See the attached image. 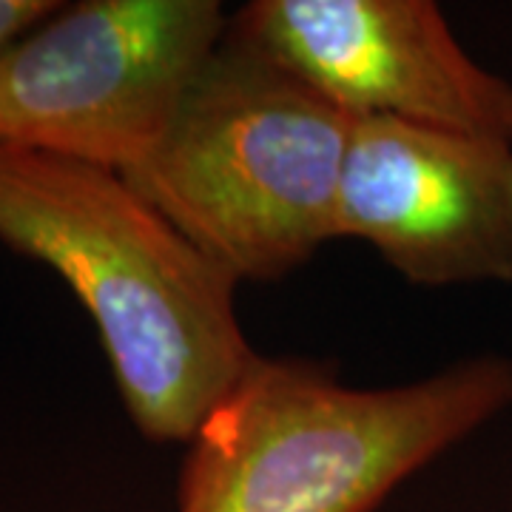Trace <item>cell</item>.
<instances>
[{"label":"cell","mask_w":512,"mask_h":512,"mask_svg":"<svg viewBox=\"0 0 512 512\" xmlns=\"http://www.w3.org/2000/svg\"><path fill=\"white\" fill-rule=\"evenodd\" d=\"M342 237L421 288L512 282V143L353 117Z\"/></svg>","instance_id":"cell-6"},{"label":"cell","mask_w":512,"mask_h":512,"mask_svg":"<svg viewBox=\"0 0 512 512\" xmlns=\"http://www.w3.org/2000/svg\"><path fill=\"white\" fill-rule=\"evenodd\" d=\"M228 35L350 117L512 143V80L478 66L430 0H254Z\"/></svg>","instance_id":"cell-5"},{"label":"cell","mask_w":512,"mask_h":512,"mask_svg":"<svg viewBox=\"0 0 512 512\" xmlns=\"http://www.w3.org/2000/svg\"><path fill=\"white\" fill-rule=\"evenodd\" d=\"M228 20L217 0L63 3L0 52V143L137 171Z\"/></svg>","instance_id":"cell-4"},{"label":"cell","mask_w":512,"mask_h":512,"mask_svg":"<svg viewBox=\"0 0 512 512\" xmlns=\"http://www.w3.org/2000/svg\"><path fill=\"white\" fill-rule=\"evenodd\" d=\"M0 242L66 279L148 441L188 444L259 356L237 279L120 171L0 143Z\"/></svg>","instance_id":"cell-1"},{"label":"cell","mask_w":512,"mask_h":512,"mask_svg":"<svg viewBox=\"0 0 512 512\" xmlns=\"http://www.w3.org/2000/svg\"><path fill=\"white\" fill-rule=\"evenodd\" d=\"M353 117L225 35L157 151L123 174L237 282H274L339 239Z\"/></svg>","instance_id":"cell-3"},{"label":"cell","mask_w":512,"mask_h":512,"mask_svg":"<svg viewBox=\"0 0 512 512\" xmlns=\"http://www.w3.org/2000/svg\"><path fill=\"white\" fill-rule=\"evenodd\" d=\"M512 404V359L359 390L333 367L256 356L188 441L177 512H373Z\"/></svg>","instance_id":"cell-2"},{"label":"cell","mask_w":512,"mask_h":512,"mask_svg":"<svg viewBox=\"0 0 512 512\" xmlns=\"http://www.w3.org/2000/svg\"><path fill=\"white\" fill-rule=\"evenodd\" d=\"M60 6L52 0H0V52L52 18Z\"/></svg>","instance_id":"cell-7"}]
</instances>
